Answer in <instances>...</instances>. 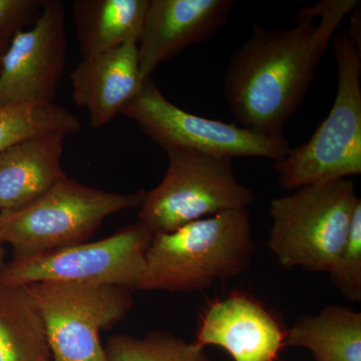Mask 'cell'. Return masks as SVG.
<instances>
[{
  "label": "cell",
  "instance_id": "cell-1",
  "mask_svg": "<svg viewBox=\"0 0 361 361\" xmlns=\"http://www.w3.org/2000/svg\"><path fill=\"white\" fill-rule=\"evenodd\" d=\"M356 6V0H324L303 8L291 27L254 26L230 59L224 78L226 102L242 128L284 135L334 32Z\"/></svg>",
  "mask_w": 361,
  "mask_h": 361
},
{
  "label": "cell",
  "instance_id": "cell-2",
  "mask_svg": "<svg viewBox=\"0 0 361 361\" xmlns=\"http://www.w3.org/2000/svg\"><path fill=\"white\" fill-rule=\"evenodd\" d=\"M250 212L227 211L153 234L139 290L194 292L238 276L250 265Z\"/></svg>",
  "mask_w": 361,
  "mask_h": 361
},
{
  "label": "cell",
  "instance_id": "cell-3",
  "mask_svg": "<svg viewBox=\"0 0 361 361\" xmlns=\"http://www.w3.org/2000/svg\"><path fill=\"white\" fill-rule=\"evenodd\" d=\"M338 73L334 106L314 134L275 163L287 191L361 174L360 51L346 32L332 39Z\"/></svg>",
  "mask_w": 361,
  "mask_h": 361
},
{
  "label": "cell",
  "instance_id": "cell-4",
  "mask_svg": "<svg viewBox=\"0 0 361 361\" xmlns=\"http://www.w3.org/2000/svg\"><path fill=\"white\" fill-rule=\"evenodd\" d=\"M360 199L350 180L297 189L270 202L268 246L286 268L329 273L348 239Z\"/></svg>",
  "mask_w": 361,
  "mask_h": 361
},
{
  "label": "cell",
  "instance_id": "cell-5",
  "mask_svg": "<svg viewBox=\"0 0 361 361\" xmlns=\"http://www.w3.org/2000/svg\"><path fill=\"white\" fill-rule=\"evenodd\" d=\"M145 192L110 193L66 177L30 205L1 213L4 242L13 257L85 243L109 216L141 207Z\"/></svg>",
  "mask_w": 361,
  "mask_h": 361
},
{
  "label": "cell",
  "instance_id": "cell-6",
  "mask_svg": "<svg viewBox=\"0 0 361 361\" xmlns=\"http://www.w3.org/2000/svg\"><path fill=\"white\" fill-rule=\"evenodd\" d=\"M169 166L160 184L145 192L140 222L153 233L178 228L227 211L247 209L251 189L240 184L232 160L189 149H168Z\"/></svg>",
  "mask_w": 361,
  "mask_h": 361
},
{
  "label": "cell",
  "instance_id": "cell-7",
  "mask_svg": "<svg viewBox=\"0 0 361 361\" xmlns=\"http://www.w3.org/2000/svg\"><path fill=\"white\" fill-rule=\"evenodd\" d=\"M152 237L153 233L139 221L99 241L13 257L0 270V284L63 282L139 290Z\"/></svg>",
  "mask_w": 361,
  "mask_h": 361
},
{
  "label": "cell",
  "instance_id": "cell-8",
  "mask_svg": "<svg viewBox=\"0 0 361 361\" xmlns=\"http://www.w3.org/2000/svg\"><path fill=\"white\" fill-rule=\"evenodd\" d=\"M164 149L200 152L218 158H264L278 163L290 149L285 135L258 134L236 123L188 113L161 94L152 78L122 110Z\"/></svg>",
  "mask_w": 361,
  "mask_h": 361
},
{
  "label": "cell",
  "instance_id": "cell-9",
  "mask_svg": "<svg viewBox=\"0 0 361 361\" xmlns=\"http://www.w3.org/2000/svg\"><path fill=\"white\" fill-rule=\"evenodd\" d=\"M44 320L54 361H108L101 331L122 322L132 290L114 285L40 282L28 285Z\"/></svg>",
  "mask_w": 361,
  "mask_h": 361
},
{
  "label": "cell",
  "instance_id": "cell-10",
  "mask_svg": "<svg viewBox=\"0 0 361 361\" xmlns=\"http://www.w3.org/2000/svg\"><path fill=\"white\" fill-rule=\"evenodd\" d=\"M68 56L63 2L45 0L32 26L16 32L0 63V106L54 104Z\"/></svg>",
  "mask_w": 361,
  "mask_h": 361
},
{
  "label": "cell",
  "instance_id": "cell-11",
  "mask_svg": "<svg viewBox=\"0 0 361 361\" xmlns=\"http://www.w3.org/2000/svg\"><path fill=\"white\" fill-rule=\"evenodd\" d=\"M233 6L232 0H149L137 44L142 80L187 47L214 37Z\"/></svg>",
  "mask_w": 361,
  "mask_h": 361
},
{
  "label": "cell",
  "instance_id": "cell-12",
  "mask_svg": "<svg viewBox=\"0 0 361 361\" xmlns=\"http://www.w3.org/2000/svg\"><path fill=\"white\" fill-rule=\"evenodd\" d=\"M286 332L259 301L235 292L206 308L196 342L219 346L234 361H276L286 345Z\"/></svg>",
  "mask_w": 361,
  "mask_h": 361
},
{
  "label": "cell",
  "instance_id": "cell-13",
  "mask_svg": "<svg viewBox=\"0 0 361 361\" xmlns=\"http://www.w3.org/2000/svg\"><path fill=\"white\" fill-rule=\"evenodd\" d=\"M137 42H128L82 58L71 73L73 97L99 129L111 123L141 90L144 80L137 59Z\"/></svg>",
  "mask_w": 361,
  "mask_h": 361
},
{
  "label": "cell",
  "instance_id": "cell-14",
  "mask_svg": "<svg viewBox=\"0 0 361 361\" xmlns=\"http://www.w3.org/2000/svg\"><path fill=\"white\" fill-rule=\"evenodd\" d=\"M68 135H35L0 153V212L20 210L68 177L61 167Z\"/></svg>",
  "mask_w": 361,
  "mask_h": 361
},
{
  "label": "cell",
  "instance_id": "cell-15",
  "mask_svg": "<svg viewBox=\"0 0 361 361\" xmlns=\"http://www.w3.org/2000/svg\"><path fill=\"white\" fill-rule=\"evenodd\" d=\"M149 0H77L73 4L82 58L137 42Z\"/></svg>",
  "mask_w": 361,
  "mask_h": 361
},
{
  "label": "cell",
  "instance_id": "cell-16",
  "mask_svg": "<svg viewBox=\"0 0 361 361\" xmlns=\"http://www.w3.org/2000/svg\"><path fill=\"white\" fill-rule=\"evenodd\" d=\"M286 345L308 349L315 361H361V313L329 305L304 316L286 332Z\"/></svg>",
  "mask_w": 361,
  "mask_h": 361
},
{
  "label": "cell",
  "instance_id": "cell-17",
  "mask_svg": "<svg viewBox=\"0 0 361 361\" xmlns=\"http://www.w3.org/2000/svg\"><path fill=\"white\" fill-rule=\"evenodd\" d=\"M44 320L28 286L0 284V361H51Z\"/></svg>",
  "mask_w": 361,
  "mask_h": 361
},
{
  "label": "cell",
  "instance_id": "cell-18",
  "mask_svg": "<svg viewBox=\"0 0 361 361\" xmlns=\"http://www.w3.org/2000/svg\"><path fill=\"white\" fill-rule=\"evenodd\" d=\"M77 116L54 104L0 106V153L13 145L47 133L77 134Z\"/></svg>",
  "mask_w": 361,
  "mask_h": 361
},
{
  "label": "cell",
  "instance_id": "cell-19",
  "mask_svg": "<svg viewBox=\"0 0 361 361\" xmlns=\"http://www.w3.org/2000/svg\"><path fill=\"white\" fill-rule=\"evenodd\" d=\"M108 361H211L205 348L167 332H153L144 338L111 337L106 343Z\"/></svg>",
  "mask_w": 361,
  "mask_h": 361
},
{
  "label": "cell",
  "instance_id": "cell-20",
  "mask_svg": "<svg viewBox=\"0 0 361 361\" xmlns=\"http://www.w3.org/2000/svg\"><path fill=\"white\" fill-rule=\"evenodd\" d=\"M330 277L337 290L351 302L361 300V201L356 206L348 239L342 247Z\"/></svg>",
  "mask_w": 361,
  "mask_h": 361
},
{
  "label": "cell",
  "instance_id": "cell-21",
  "mask_svg": "<svg viewBox=\"0 0 361 361\" xmlns=\"http://www.w3.org/2000/svg\"><path fill=\"white\" fill-rule=\"evenodd\" d=\"M45 0H0V35L13 37L25 25L35 23Z\"/></svg>",
  "mask_w": 361,
  "mask_h": 361
},
{
  "label": "cell",
  "instance_id": "cell-22",
  "mask_svg": "<svg viewBox=\"0 0 361 361\" xmlns=\"http://www.w3.org/2000/svg\"><path fill=\"white\" fill-rule=\"evenodd\" d=\"M4 244L6 242L4 239V221H2V214L0 212V270L6 265Z\"/></svg>",
  "mask_w": 361,
  "mask_h": 361
},
{
  "label": "cell",
  "instance_id": "cell-23",
  "mask_svg": "<svg viewBox=\"0 0 361 361\" xmlns=\"http://www.w3.org/2000/svg\"><path fill=\"white\" fill-rule=\"evenodd\" d=\"M9 40H11V37L0 35V63H1L2 56H4V51H6L7 45L9 44Z\"/></svg>",
  "mask_w": 361,
  "mask_h": 361
}]
</instances>
